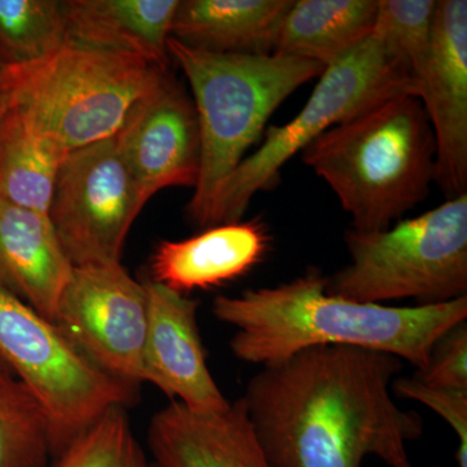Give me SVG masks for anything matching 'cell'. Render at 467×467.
<instances>
[{
  "label": "cell",
  "mask_w": 467,
  "mask_h": 467,
  "mask_svg": "<svg viewBox=\"0 0 467 467\" xmlns=\"http://www.w3.org/2000/svg\"><path fill=\"white\" fill-rule=\"evenodd\" d=\"M52 456L50 423L26 384L0 370V467H46Z\"/></svg>",
  "instance_id": "obj_22"
},
{
  "label": "cell",
  "mask_w": 467,
  "mask_h": 467,
  "mask_svg": "<svg viewBox=\"0 0 467 467\" xmlns=\"http://www.w3.org/2000/svg\"><path fill=\"white\" fill-rule=\"evenodd\" d=\"M292 0H184L171 36L218 54L270 55Z\"/></svg>",
  "instance_id": "obj_18"
},
{
  "label": "cell",
  "mask_w": 467,
  "mask_h": 467,
  "mask_svg": "<svg viewBox=\"0 0 467 467\" xmlns=\"http://www.w3.org/2000/svg\"><path fill=\"white\" fill-rule=\"evenodd\" d=\"M378 0H292L273 54L327 67L373 32Z\"/></svg>",
  "instance_id": "obj_19"
},
{
  "label": "cell",
  "mask_w": 467,
  "mask_h": 467,
  "mask_svg": "<svg viewBox=\"0 0 467 467\" xmlns=\"http://www.w3.org/2000/svg\"><path fill=\"white\" fill-rule=\"evenodd\" d=\"M54 322L110 376L137 386L143 382L146 287L121 264L73 266Z\"/></svg>",
  "instance_id": "obj_10"
},
{
  "label": "cell",
  "mask_w": 467,
  "mask_h": 467,
  "mask_svg": "<svg viewBox=\"0 0 467 467\" xmlns=\"http://www.w3.org/2000/svg\"><path fill=\"white\" fill-rule=\"evenodd\" d=\"M144 204L168 187H195L201 134L192 99L168 75L113 135Z\"/></svg>",
  "instance_id": "obj_11"
},
{
  "label": "cell",
  "mask_w": 467,
  "mask_h": 467,
  "mask_svg": "<svg viewBox=\"0 0 467 467\" xmlns=\"http://www.w3.org/2000/svg\"><path fill=\"white\" fill-rule=\"evenodd\" d=\"M144 205L110 137L67 153L48 217L73 266L109 265L119 263Z\"/></svg>",
  "instance_id": "obj_9"
},
{
  "label": "cell",
  "mask_w": 467,
  "mask_h": 467,
  "mask_svg": "<svg viewBox=\"0 0 467 467\" xmlns=\"http://www.w3.org/2000/svg\"><path fill=\"white\" fill-rule=\"evenodd\" d=\"M0 356L41 405L58 457L107 411L137 401V384L98 367L51 319L0 288Z\"/></svg>",
  "instance_id": "obj_8"
},
{
  "label": "cell",
  "mask_w": 467,
  "mask_h": 467,
  "mask_svg": "<svg viewBox=\"0 0 467 467\" xmlns=\"http://www.w3.org/2000/svg\"><path fill=\"white\" fill-rule=\"evenodd\" d=\"M269 250L265 226L256 221L212 226L183 241L160 242L150 257V281L189 294L242 278Z\"/></svg>",
  "instance_id": "obj_16"
},
{
  "label": "cell",
  "mask_w": 467,
  "mask_h": 467,
  "mask_svg": "<svg viewBox=\"0 0 467 467\" xmlns=\"http://www.w3.org/2000/svg\"><path fill=\"white\" fill-rule=\"evenodd\" d=\"M72 269L48 214L0 198V288L54 321Z\"/></svg>",
  "instance_id": "obj_15"
},
{
  "label": "cell",
  "mask_w": 467,
  "mask_h": 467,
  "mask_svg": "<svg viewBox=\"0 0 467 467\" xmlns=\"http://www.w3.org/2000/svg\"><path fill=\"white\" fill-rule=\"evenodd\" d=\"M5 368H9L7 367V364H5V359L2 358V356H0V370H5Z\"/></svg>",
  "instance_id": "obj_30"
},
{
  "label": "cell",
  "mask_w": 467,
  "mask_h": 467,
  "mask_svg": "<svg viewBox=\"0 0 467 467\" xmlns=\"http://www.w3.org/2000/svg\"><path fill=\"white\" fill-rule=\"evenodd\" d=\"M418 379L442 389H467V321L439 337Z\"/></svg>",
  "instance_id": "obj_26"
},
{
  "label": "cell",
  "mask_w": 467,
  "mask_h": 467,
  "mask_svg": "<svg viewBox=\"0 0 467 467\" xmlns=\"http://www.w3.org/2000/svg\"><path fill=\"white\" fill-rule=\"evenodd\" d=\"M337 196L358 232H382L425 201L436 143L420 98H387L335 125L301 150Z\"/></svg>",
  "instance_id": "obj_3"
},
{
  "label": "cell",
  "mask_w": 467,
  "mask_h": 467,
  "mask_svg": "<svg viewBox=\"0 0 467 467\" xmlns=\"http://www.w3.org/2000/svg\"><path fill=\"white\" fill-rule=\"evenodd\" d=\"M435 11V0H378L373 34L413 79L429 55Z\"/></svg>",
  "instance_id": "obj_23"
},
{
  "label": "cell",
  "mask_w": 467,
  "mask_h": 467,
  "mask_svg": "<svg viewBox=\"0 0 467 467\" xmlns=\"http://www.w3.org/2000/svg\"><path fill=\"white\" fill-rule=\"evenodd\" d=\"M9 64L3 61L0 58V88H2L3 82H5V75H7Z\"/></svg>",
  "instance_id": "obj_28"
},
{
  "label": "cell",
  "mask_w": 467,
  "mask_h": 467,
  "mask_svg": "<svg viewBox=\"0 0 467 467\" xmlns=\"http://www.w3.org/2000/svg\"><path fill=\"white\" fill-rule=\"evenodd\" d=\"M144 287L149 325L143 382L153 384L195 413L225 410L230 401L212 377L199 333V300L150 279Z\"/></svg>",
  "instance_id": "obj_13"
},
{
  "label": "cell",
  "mask_w": 467,
  "mask_h": 467,
  "mask_svg": "<svg viewBox=\"0 0 467 467\" xmlns=\"http://www.w3.org/2000/svg\"><path fill=\"white\" fill-rule=\"evenodd\" d=\"M393 467H414L411 465L410 461H408V462L400 463V465L393 466ZM429 467H441V466H429Z\"/></svg>",
  "instance_id": "obj_29"
},
{
  "label": "cell",
  "mask_w": 467,
  "mask_h": 467,
  "mask_svg": "<svg viewBox=\"0 0 467 467\" xmlns=\"http://www.w3.org/2000/svg\"><path fill=\"white\" fill-rule=\"evenodd\" d=\"M392 391L431 409L451 426L459 441L457 465L467 467V389H442L416 377H398L392 382Z\"/></svg>",
  "instance_id": "obj_25"
},
{
  "label": "cell",
  "mask_w": 467,
  "mask_h": 467,
  "mask_svg": "<svg viewBox=\"0 0 467 467\" xmlns=\"http://www.w3.org/2000/svg\"><path fill=\"white\" fill-rule=\"evenodd\" d=\"M181 0H67L69 41L133 55L160 69L169 66L168 42Z\"/></svg>",
  "instance_id": "obj_17"
},
{
  "label": "cell",
  "mask_w": 467,
  "mask_h": 467,
  "mask_svg": "<svg viewBox=\"0 0 467 467\" xmlns=\"http://www.w3.org/2000/svg\"><path fill=\"white\" fill-rule=\"evenodd\" d=\"M402 361L355 347H316L263 367L243 401L273 467L408 462L423 420L393 401Z\"/></svg>",
  "instance_id": "obj_1"
},
{
  "label": "cell",
  "mask_w": 467,
  "mask_h": 467,
  "mask_svg": "<svg viewBox=\"0 0 467 467\" xmlns=\"http://www.w3.org/2000/svg\"><path fill=\"white\" fill-rule=\"evenodd\" d=\"M9 107H11V101H9L8 95L0 90V124H2L5 116L7 115Z\"/></svg>",
  "instance_id": "obj_27"
},
{
  "label": "cell",
  "mask_w": 467,
  "mask_h": 467,
  "mask_svg": "<svg viewBox=\"0 0 467 467\" xmlns=\"http://www.w3.org/2000/svg\"><path fill=\"white\" fill-rule=\"evenodd\" d=\"M436 143L435 181L447 199L467 189V2H436L434 33L414 77Z\"/></svg>",
  "instance_id": "obj_12"
},
{
  "label": "cell",
  "mask_w": 467,
  "mask_h": 467,
  "mask_svg": "<svg viewBox=\"0 0 467 467\" xmlns=\"http://www.w3.org/2000/svg\"><path fill=\"white\" fill-rule=\"evenodd\" d=\"M67 150L16 107L0 124V198L48 214Z\"/></svg>",
  "instance_id": "obj_20"
},
{
  "label": "cell",
  "mask_w": 467,
  "mask_h": 467,
  "mask_svg": "<svg viewBox=\"0 0 467 467\" xmlns=\"http://www.w3.org/2000/svg\"><path fill=\"white\" fill-rule=\"evenodd\" d=\"M168 51L192 86L201 134V171L187 216L207 229L221 184L263 137L267 119L326 67L275 54H218L190 47L173 36Z\"/></svg>",
  "instance_id": "obj_4"
},
{
  "label": "cell",
  "mask_w": 467,
  "mask_h": 467,
  "mask_svg": "<svg viewBox=\"0 0 467 467\" xmlns=\"http://www.w3.org/2000/svg\"><path fill=\"white\" fill-rule=\"evenodd\" d=\"M69 42L66 2L0 0V58L34 63Z\"/></svg>",
  "instance_id": "obj_21"
},
{
  "label": "cell",
  "mask_w": 467,
  "mask_h": 467,
  "mask_svg": "<svg viewBox=\"0 0 467 467\" xmlns=\"http://www.w3.org/2000/svg\"><path fill=\"white\" fill-rule=\"evenodd\" d=\"M348 265L326 291L359 303L413 299L436 306L467 296V192L382 232L349 229Z\"/></svg>",
  "instance_id": "obj_6"
},
{
  "label": "cell",
  "mask_w": 467,
  "mask_h": 467,
  "mask_svg": "<svg viewBox=\"0 0 467 467\" xmlns=\"http://www.w3.org/2000/svg\"><path fill=\"white\" fill-rule=\"evenodd\" d=\"M149 444L156 467H273L243 399L208 414L173 401L150 420Z\"/></svg>",
  "instance_id": "obj_14"
},
{
  "label": "cell",
  "mask_w": 467,
  "mask_h": 467,
  "mask_svg": "<svg viewBox=\"0 0 467 467\" xmlns=\"http://www.w3.org/2000/svg\"><path fill=\"white\" fill-rule=\"evenodd\" d=\"M57 460L54 467H150L125 408L107 411Z\"/></svg>",
  "instance_id": "obj_24"
},
{
  "label": "cell",
  "mask_w": 467,
  "mask_h": 467,
  "mask_svg": "<svg viewBox=\"0 0 467 467\" xmlns=\"http://www.w3.org/2000/svg\"><path fill=\"white\" fill-rule=\"evenodd\" d=\"M167 70L143 58L67 42L48 57L12 66L0 90L67 150L109 140Z\"/></svg>",
  "instance_id": "obj_5"
},
{
  "label": "cell",
  "mask_w": 467,
  "mask_h": 467,
  "mask_svg": "<svg viewBox=\"0 0 467 467\" xmlns=\"http://www.w3.org/2000/svg\"><path fill=\"white\" fill-rule=\"evenodd\" d=\"M327 276L310 267L287 284L218 296L212 313L232 326L230 349L266 365L316 348L355 347L395 356L422 370L441 335L467 321V296L436 306L359 303L326 291Z\"/></svg>",
  "instance_id": "obj_2"
},
{
  "label": "cell",
  "mask_w": 467,
  "mask_h": 467,
  "mask_svg": "<svg viewBox=\"0 0 467 467\" xmlns=\"http://www.w3.org/2000/svg\"><path fill=\"white\" fill-rule=\"evenodd\" d=\"M318 78L303 109L287 124L267 129L259 149L221 184L208 227L242 221L254 196L275 186L281 169L328 129L393 95H416L413 77L373 32Z\"/></svg>",
  "instance_id": "obj_7"
}]
</instances>
